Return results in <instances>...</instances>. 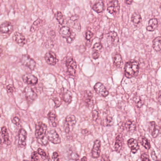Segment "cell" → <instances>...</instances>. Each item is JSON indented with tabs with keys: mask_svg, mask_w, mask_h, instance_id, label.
Segmentation results:
<instances>
[{
	"mask_svg": "<svg viewBox=\"0 0 161 161\" xmlns=\"http://www.w3.org/2000/svg\"><path fill=\"white\" fill-rule=\"evenodd\" d=\"M44 59L47 63L50 65H55L59 61L56 54L52 51H49L45 54Z\"/></svg>",
	"mask_w": 161,
	"mask_h": 161,
	"instance_id": "obj_6",
	"label": "cell"
},
{
	"mask_svg": "<svg viewBox=\"0 0 161 161\" xmlns=\"http://www.w3.org/2000/svg\"><path fill=\"white\" fill-rule=\"evenodd\" d=\"M149 131L153 138H156L159 135V129L155 121H151L150 122Z\"/></svg>",
	"mask_w": 161,
	"mask_h": 161,
	"instance_id": "obj_22",
	"label": "cell"
},
{
	"mask_svg": "<svg viewBox=\"0 0 161 161\" xmlns=\"http://www.w3.org/2000/svg\"><path fill=\"white\" fill-rule=\"evenodd\" d=\"M20 62L23 65L30 68L31 71H34L36 67V62L29 55L24 54L20 59Z\"/></svg>",
	"mask_w": 161,
	"mask_h": 161,
	"instance_id": "obj_4",
	"label": "cell"
},
{
	"mask_svg": "<svg viewBox=\"0 0 161 161\" xmlns=\"http://www.w3.org/2000/svg\"><path fill=\"white\" fill-rule=\"evenodd\" d=\"M47 136L49 141L52 142V143L58 144L61 142L60 137L55 130H52L49 131L47 134Z\"/></svg>",
	"mask_w": 161,
	"mask_h": 161,
	"instance_id": "obj_11",
	"label": "cell"
},
{
	"mask_svg": "<svg viewBox=\"0 0 161 161\" xmlns=\"http://www.w3.org/2000/svg\"><path fill=\"white\" fill-rule=\"evenodd\" d=\"M22 79L25 83L29 85H35L38 83L37 77L30 73L24 74L22 77Z\"/></svg>",
	"mask_w": 161,
	"mask_h": 161,
	"instance_id": "obj_12",
	"label": "cell"
},
{
	"mask_svg": "<svg viewBox=\"0 0 161 161\" xmlns=\"http://www.w3.org/2000/svg\"><path fill=\"white\" fill-rule=\"evenodd\" d=\"M27 132L24 128H21L18 134V146L21 148H25L26 146V140Z\"/></svg>",
	"mask_w": 161,
	"mask_h": 161,
	"instance_id": "obj_8",
	"label": "cell"
},
{
	"mask_svg": "<svg viewBox=\"0 0 161 161\" xmlns=\"http://www.w3.org/2000/svg\"><path fill=\"white\" fill-rule=\"evenodd\" d=\"M76 123V117L74 115H69L66 117L64 122V129L67 134L72 131Z\"/></svg>",
	"mask_w": 161,
	"mask_h": 161,
	"instance_id": "obj_3",
	"label": "cell"
},
{
	"mask_svg": "<svg viewBox=\"0 0 161 161\" xmlns=\"http://www.w3.org/2000/svg\"><path fill=\"white\" fill-rule=\"evenodd\" d=\"M114 65L118 68H120L123 64L122 57L120 54H116L114 58Z\"/></svg>",
	"mask_w": 161,
	"mask_h": 161,
	"instance_id": "obj_29",
	"label": "cell"
},
{
	"mask_svg": "<svg viewBox=\"0 0 161 161\" xmlns=\"http://www.w3.org/2000/svg\"><path fill=\"white\" fill-rule=\"evenodd\" d=\"M79 19V17L77 15H73L70 18V20L71 21H76Z\"/></svg>",
	"mask_w": 161,
	"mask_h": 161,
	"instance_id": "obj_51",
	"label": "cell"
},
{
	"mask_svg": "<svg viewBox=\"0 0 161 161\" xmlns=\"http://www.w3.org/2000/svg\"><path fill=\"white\" fill-rule=\"evenodd\" d=\"M13 39L18 44L22 47L26 44V39L25 36L18 32L14 34Z\"/></svg>",
	"mask_w": 161,
	"mask_h": 161,
	"instance_id": "obj_19",
	"label": "cell"
},
{
	"mask_svg": "<svg viewBox=\"0 0 161 161\" xmlns=\"http://www.w3.org/2000/svg\"><path fill=\"white\" fill-rule=\"evenodd\" d=\"M105 124L107 126H111L114 123L113 118L111 116H108L105 119Z\"/></svg>",
	"mask_w": 161,
	"mask_h": 161,
	"instance_id": "obj_37",
	"label": "cell"
},
{
	"mask_svg": "<svg viewBox=\"0 0 161 161\" xmlns=\"http://www.w3.org/2000/svg\"><path fill=\"white\" fill-rule=\"evenodd\" d=\"M13 30V26L11 22L5 21L1 25V32L3 34L12 33Z\"/></svg>",
	"mask_w": 161,
	"mask_h": 161,
	"instance_id": "obj_18",
	"label": "cell"
},
{
	"mask_svg": "<svg viewBox=\"0 0 161 161\" xmlns=\"http://www.w3.org/2000/svg\"><path fill=\"white\" fill-rule=\"evenodd\" d=\"M81 133L83 135L85 136H87L91 134L90 132L87 129H81Z\"/></svg>",
	"mask_w": 161,
	"mask_h": 161,
	"instance_id": "obj_49",
	"label": "cell"
},
{
	"mask_svg": "<svg viewBox=\"0 0 161 161\" xmlns=\"http://www.w3.org/2000/svg\"><path fill=\"white\" fill-rule=\"evenodd\" d=\"M59 33L62 37L67 39L71 36V34L72 33V31L71 30L70 27L64 26L61 28L59 31Z\"/></svg>",
	"mask_w": 161,
	"mask_h": 161,
	"instance_id": "obj_24",
	"label": "cell"
},
{
	"mask_svg": "<svg viewBox=\"0 0 161 161\" xmlns=\"http://www.w3.org/2000/svg\"><path fill=\"white\" fill-rule=\"evenodd\" d=\"M37 153L44 160H50V156H48L46 152L43 149L39 148L37 150Z\"/></svg>",
	"mask_w": 161,
	"mask_h": 161,
	"instance_id": "obj_34",
	"label": "cell"
},
{
	"mask_svg": "<svg viewBox=\"0 0 161 161\" xmlns=\"http://www.w3.org/2000/svg\"><path fill=\"white\" fill-rule=\"evenodd\" d=\"M141 145L146 149L147 150H149L150 149L151 145L148 139L146 138H142V141H141Z\"/></svg>",
	"mask_w": 161,
	"mask_h": 161,
	"instance_id": "obj_36",
	"label": "cell"
},
{
	"mask_svg": "<svg viewBox=\"0 0 161 161\" xmlns=\"http://www.w3.org/2000/svg\"><path fill=\"white\" fill-rule=\"evenodd\" d=\"M49 122L53 127H56L58 124V117L54 111H50L47 115Z\"/></svg>",
	"mask_w": 161,
	"mask_h": 161,
	"instance_id": "obj_17",
	"label": "cell"
},
{
	"mask_svg": "<svg viewBox=\"0 0 161 161\" xmlns=\"http://www.w3.org/2000/svg\"><path fill=\"white\" fill-rule=\"evenodd\" d=\"M59 155L58 152H54L53 153V156H52V159L54 161H59Z\"/></svg>",
	"mask_w": 161,
	"mask_h": 161,
	"instance_id": "obj_47",
	"label": "cell"
},
{
	"mask_svg": "<svg viewBox=\"0 0 161 161\" xmlns=\"http://www.w3.org/2000/svg\"><path fill=\"white\" fill-rule=\"evenodd\" d=\"M61 96L62 100L67 104H70L72 102V94L71 91L65 88H62L61 89Z\"/></svg>",
	"mask_w": 161,
	"mask_h": 161,
	"instance_id": "obj_14",
	"label": "cell"
},
{
	"mask_svg": "<svg viewBox=\"0 0 161 161\" xmlns=\"http://www.w3.org/2000/svg\"><path fill=\"white\" fill-rule=\"evenodd\" d=\"M122 139L120 135H118L115 138V150L117 152L119 153L122 149Z\"/></svg>",
	"mask_w": 161,
	"mask_h": 161,
	"instance_id": "obj_27",
	"label": "cell"
},
{
	"mask_svg": "<svg viewBox=\"0 0 161 161\" xmlns=\"http://www.w3.org/2000/svg\"><path fill=\"white\" fill-rule=\"evenodd\" d=\"M66 66L68 74L71 76H74L76 74L77 63L72 57H69L66 59Z\"/></svg>",
	"mask_w": 161,
	"mask_h": 161,
	"instance_id": "obj_5",
	"label": "cell"
},
{
	"mask_svg": "<svg viewBox=\"0 0 161 161\" xmlns=\"http://www.w3.org/2000/svg\"><path fill=\"white\" fill-rule=\"evenodd\" d=\"M25 96L26 100L29 103L33 102L37 97V94L35 93L33 89L30 86H26L24 89Z\"/></svg>",
	"mask_w": 161,
	"mask_h": 161,
	"instance_id": "obj_7",
	"label": "cell"
},
{
	"mask_svg": "<svg viewBox=\"0 0 161 161\" xmlns=\"http://www.w3.org/2000/svg\"><path fill=\"white\" fill-rule=\"evenodd\" d=\"M81 161H86L87 160V158L86 156H84L82 159H81Z\"/></svg>",
	"mask_w": 161,
	"mask_h": 161,
	"instance_id": "obj_55",
	"label": "cell"
},
{
	"mask_svg": "<svg viewBox=\"0 0 161 161\" xmlns=\"http://www.w3.org/2000/svg\"><path fill=\"white\" fill-rule=\"evenodd\" d=\"M107 36L109 42L113 46L116 47L119 44V38L116 32L115 31L110 32Z\"/></svg>",
	"mask_w": 161,
	"mask_h": 161,
	"instance_id": "obj_16",
	"label": "cell"
},
{
	"mask_svg": "<svg viewBox=\"0 0 161 161\" xmlns=\"http://www.w3.org/2000/svg\"><path fill=\"white\" fill-rule=\"evenodd\" d=\"M101 160H103V161H109L110 159H109V157L107 156V155H103L102 156V159Z\"/></svg>",
	"mask_w": 161,
	"mask_h": 161,
	"instance_id": "obj_53",
	"label": "cell"
},
{
	"mask_svg": "<svg viewBox=\"0 0 161 161\" xmlns=\"http://www.w3.org/2000/svg\"><path fill=\"white\" fill-rule=\"evenodd\" d=\"M98 117H99V113H98V111L97 110H94L92 112V119H93V121L97 120V119H98Z\"/></svg>",
	"mask_w": 161,
	"mask_h": 161,
	"instance_id": "obj_42",
	"label": "cell"
},
{
	"mask_svg": "<svg viewBox=\"0 0 161 161\" xmlns=\"http://www.w3.org/2000/svg\"><path fill=\"white\" fill-rule=\"evenodd\" d=\"M76 34L73 32H72V33L71 34V36L66 39L68 43L71 44L72 43L73 41H74L75 38H76Z\"/></svg>",
	"mask_w": 161,
	"mask_h": 161,
	"instance_id": "obj_39",
	"label": "cell"
},
{
	"mask_svg": "<svg viewBox=\"0 0 161 161\" xmlns=\"http://www.w3.org/2000/svg\"><path fill=\"white\" fill-rule=\"evenodd\" d=\"M15 89V87L13 86V85L9 84L7 86L6 90L8 93H9V94L12 93Z\"/></svg>",
	"mask_w": 161,
	"mask_h": 161,
	"instance_id": "obj_40",
	"label": "cell"
},
{
	"mask_svg": "<svg viewBox=\"0 0 161 161\" xmlns=\"http://www.w3.org/2000/svg\"><path fill=\"white\" fill-rule=\"evenodd\" d=\"M12 121L13 124L17 125H19L20 124V119L18 116H15L12 119Z\"/></svg>",
	"mask_w": 161,
	"mask_h": 161,
	"instance_id": "obj_43",
	"label": "cell"
},
{
	"mask_svg": "<svg viewBox=\"0 0 161 161\" xmlns=\"http://www.w3.org/2000/svg\"><path fill=\"white\" fill-rule=\"evenodd\" d=\"M158 26V21L156 19H151L149 22V25L146 27V30L149 31H154Z\"/></svg>",
	"mask_w": 161,
	"mask_h": 161,
	"instance_id": "obj_25",
	"label": "cell"
},
{
	"mask_svg": "<svg viewBox=\"0 0 161 161\" xmlns=\"http://www.w3.org/2000/svg\"><path fill=\"white\" fill-rule=\"evenodd\" d=\"M151 157L152 159L154 160H157V156L156 155V153H155V151L154 150L152 151L151 153Z\"/></svg>",
	"mask_w": 161,
	"mask_h": 161,
	"instance_id": "obj_50",
	"label": "cell"
},
{
	"mask_svg": "<svg viewBox=\"0 0 161 161\" xmlns=\"http://www.w3.org/2000/svg\"><path fill=\"white\" fill-rule=\"evenodd\" d=\"M120 9V5L118 0H112L109 2L107 5V11L112 14L118 13Z\"/></svg>",
	"mask_w": 161,
	"mask_h": 161,
	"instance_id": "obj_9",
	"label": "cell"
},
{
	"mask_svg": "<svg viewBox=\"0 0 161 161\" xmlns=\"http://www.w3.org/2000/svg\"><path fill=\"white\" fill-rule=\"evenodd\" d=\"M125 3L128 5H131L132 3L133 0H125Z\"/></svg>",
	"mask_w": 161,
	"mask_h": 161,
	"instance_id": "obj_54",
	"label": "cell"
},
{
	"mask_svg": "<svg viewBox=\"0 0 161 161\" xmlns=\"http://www.w3.org/2000/svg\"><path fill=\"white\" fill-rule=\"evenodd\" d=\"M128 145L131 149V151L133 154H136L139 149L138 142L134 138H131L128 141Z\"/></svg>",
	"mask_w": 161,
	"mask_h": 161,
	"instance_id": "obj_21",
	"label": "cell"
},
{
	"mask_svg": "<svg viewBox=\"0 0 161 161\" xmlns=\"http://www.w3.org/2000/svg\"><path fill=\"white\" fill-rule=\"evenodd\" d=\"M139 63L136 61H130L126 63L124 67V73L128 79L136 77L138 74Z\"/></svg>",
	"mask_w": 161,
	"mask_h": 161,
	"instance_id": "obj_2",
	"label": "cell"
},
{
	"mask_svg": "<svg viewBox=\"0 0 161 161\" xmlns=\"http://www.w3.org/2000/svg\"><path fill=\"white\" fill-rule=\"evenodd\" d=\"M47 126L42 122H38L36 125L35 136L38 143L42 145H47L49 140L47 136Z\"/></svg>",
	"mask_w": 161,
	"mask_h": 161,
	"instance_id": "obj_1",
	"label": "cell"
},
{
	"mask_svg": "<svg viewBox=\"0 0 161 161\" xmlns=\"http://www.w3.org/2000/svg\"><path fill=\"white\" fill-rule=\"evenodd\" d=\"M157 100H158V102L161 105V91H160L158 92V96H157Z\"/></svg>",
	"mask_w": 161,
	"mask_h": 161,
	"instance_id": "obj_52",
	"label": "cell"
},
{
	"mask_svg": "<svg viewBox=\"0 0 161 161\" xmlns=\"http://www.w3.org/2000/svg\"><path fill=\"white\" fill-rule=\"evenodd\" d=\"M160 9H161V5H160Z\"/></svg>",
	"mask_w": 161,
	"mask_h": 161,
	"instance_id": "obj_57",
	"label": "cell"
},
{
	"mask_svg": "<svg viewBox=\"0 0 161 161\" xmlns=\"http://www.w3.org/2000/svg\"><path fill=\"white\" fill-rule=\"evenodd\" d=\"M141 159L142 161H150L149 155L146 154H142L141 156Z\"/></svg>",
	"mask_w": 161,
	"mask_h": 161,
	"instance_id": "obj_46",
	"label": "cell"
},
{
	"mask_svg": "<svg viewBox=\"0 0 161 161\" xmlns=\"http://www.w3.org/2000/svg\"><path fill=\"white\" fill-rule=\"evenodd\" d=\"M153 47L155 51L159 52L161 51V37H156L153 41Z\"/></svg>",
	"mask_w": 161,
	"mask_h": 161,
	"instance_id": "obj_28",
	"label": "cell"
},
{
	"mask_svg": "<svg viewBox=\"0 0 161 161\" xmlns=\"http://www.w3.org/2000/svg\"><path fill=\"white\" fill-rule=\"evenodd\" d=\"M93 9L97 13H101L104 10V4L102 1H99L96 2L93 6Z\"/></svg>",
	"mask_w": 161,
	"mask_h": 161,
	"instance_id": "obj_26",
	"label": "cell"
},
{
	"mask_svg": "<svg viewBox=\"0 0 161 161\" xmlns=\"http://www.w3.org/2000/svg\"><path fill=\"white\" fill-rule=\"evenodd\" d=\"M94 90L96 93L102 97H105L108 96V91L107 90L105 86L100 82L96 84L94 86Z\"/></svg>",
	"mask_w": 161,
	"mask_h": 161,
	"instance_id": "obj_10",
	"label": "cell"
},
{
	"mask_svg": "<svg viewBox=\"0 0 161 161\" xmlns=\"http://www.w3.org/2000/svg\"><path fill=\"white\" fill-rule=\"evenodd\" d=\"M159 126H160V128L161 130V121H160V123H159Z\"/></svg>",
	"mask_w": 161,
	"mask_h": 161,
	"instance_id": "obj_56",
	"label": "cell"
},
{
	"mask_svg": "<svg viewBox=\"0 0 161 161\" xmlns=\"http://www.w3.org/2000/svg\"><path fill=\"white\" fill-rule=\"evenodd\" d=\"M100 56V53L97 51H93L92 53V57L95 60H96L98 59Z\"/></svg>",
	"mask_w": 161,
	"mask_h": 161,
	"instance_id": "obj_48",
	"label": "cell"
},
{
	"mask_svg": "<svg viewBox=\"0 0 161 161\" xmlns=\"http://www.w3.org/2000/svg\"><path fill=\"white\" fill-rule=\"evenodd\" d=\"M38 153L37 152H33V153H32L31 158L32 160L33 161H38L39 160V156H38Z\"/></svg>",
	"mask_w": 161,
	"mask_h": 161,
	"instance_id": "obj_41",
	"label": "cell"
},
{
	"mask_svg": "<svg viewBox=\"0 0 161 161\" xmlns=\"http://www.w3.org/2000/svg\"><path fill=\"white\" fill-rule=\"evenodd\" d=\"M126 129L128 131H134L136 130V125L134 121L128 120L126 122L125 125Z\"/></svg>",
	"mask_w": 161,
	"mask_h": 161,
	"instance_id": "obj_30",
	"label": "cell"
},
{
	"mask_svg": "<svg viewBox=\"0 0 161 161\" xmlns=\"http://www.w3.org/2000/svg\"><path fill=\"white\" fill-rule=\"evenodd\" d=\"M51 98L54 103L55 108H57L60 107L62 103V100L60 93H58L57 92L54 91L51 96Z\"/></svg>",
	"mask_w": 161,
	"mask_h": 161,
	"instance_id": "obj_20",
	"label": "cell"
},
{
	"mask_svg": "<svg viewBox=\"0 0 161 161\" xmlns=\"http://www.w3.org/2000/svg\"><path fill=\"white\" fill-rule=\"evenodd\" d=\"M43 20L41 19H37V20H36L35 22L33 23V25L31 27L30 29L31 32H34L36 30L38 27H40L41 26V25L42 24Z\"/></svg>",
	"mask_w": 161,
	"mask_h": 161,
	"instance_id": "obj_32",
	"label": "cell"
},
{
	"mask_svg": "<svg viewBox=\"0 0 161 161\" xmlns=\"http://www.w3.org/2000/svg\"><path fill=\"white\" fill-rule=\"evenodd\" d=\"M101 153V141L99 139H96L94 142L93 149L91 151V155L94 158L99 157Z\"/></svg>",
	"mask_w": 161,
	"mask_h": 161,
	"instance_id": "obj_15",
	"label": "cell"
},
{
	"mask_svg": "<svg viewBox=\"0 0 161 161\" xmlns=\"http://www.w3.org/2000/svg\"><path fill=\"white\" fill-rule=\"evenodd\" d=\"M55 18L60 25H62L64 23V19L62 13L60 12H57L55 14Z\"/></svg>",
	"mask_w": 161,
	"mask_h": 161,
	"instance_id": "obj_33",
	"label": "cell"
},
{
	"mask_svg": "<svg viewBox=\"0 0 161 161\" xmlns=\"http://www.w3.org/2000/svg\"><path fill=\"white\" fill-rule=\"evenodd\" d=\"M134 101L136 103L137 107L140 108L143 105V101H142V99L139 97V96H135L134 97Z\"/></svg>",
	"mask_w": 161,
	"mask_h": 161,
	"instance_id": "obj_35",
	"label": "cell"
},
{
	"mask_svg": "<svg viewBox=\"0 0 161 161\" xmlns=\"http://www.w3.org/2000/svg\"><path fill=\"white\" fill-rule=\"evenodd\" d=\"M1 134L2 139L3 140V143L6 145H10L11 144V141H10L8 132L7 129L6 127L3 126L2 128Z\"/></svg>",
	"mask_w": 161,
	"mask_h": 161,
	"instance_id": "obj_23",
	"label": "cell"
},
{
	"mask_svg": "<svg viewBox=\"0 0 161 161\" xmlns=\"http://www.w3.org/2000/svg\"><path fill=\"white\" fill-rule=\"evenodd\" d=\"M103 46L101 43H97L95 44L93 46V51H97V52H99L101 49H102Z\"/></svg>",
	"mask_w": 161,
	"mask_h": 161,
	"instance_id": "obj_38",
	"label": "cell"
},
{
	"mask_svg": "<svg viewBox=\"0 0 161 161\" xmlns=\"http://www.w3.org/2000/svg\"><path fill=\"white\" fill-rule=\"evenodd\" d=\"M141 19H142V18H141V15L138 12H135L132 15V21L135 24H138L140 23Z\"/></svg>",
	"mask_w": 161,
	"mask_h": 161,
	"instance_id": "obj_31",
	"label": "cell"
},
{
	"mask_svg": "<svg viewBox=\"0 0 161 161\" xmlns=\"http://www.w3.org/2000/svg\"><path fill=\"white\" fill-rule=\"evenodd\" d=\"M71 159L73 160H78L79 159V156L77 153H72L70 156Z\"/></svg>",
	"mask_w": 161,
	"mask_h": 161,
	"instance_id": "obj_45",
	"label": "cell"
},
{
	"mask_svg": "<svg viewBox=\"0 0 161 161\" xmlns=\"http://www.w3.org/2000/svg\"><path fill=\"white\" fill-rule=\"evenodd\" d=\"M83 100L86 107L90 108L94 105L93 95L89 90H85L84 93Z\"/></svg>",
	"mask_w": 161,
	"mask_h": 161,
	"instance_id": "obj_13",
	"label": "cell"
},
{
	"mask_svg": "<svg viewBox=\"0 0 161 161\" xmlns=\"http://www.w3.org/2000/svg\"><path fill=\"white\" fill-rule=\"evenodd\" d=\"M93 33L90 31H87L86 33V39L87 40H90L93 37Z\"/></svg>",
	"mask_w": 161,
	"mask_h": 161,
	"instance_id": "obj_44",
	"label": "cell"
}]
</instances>
